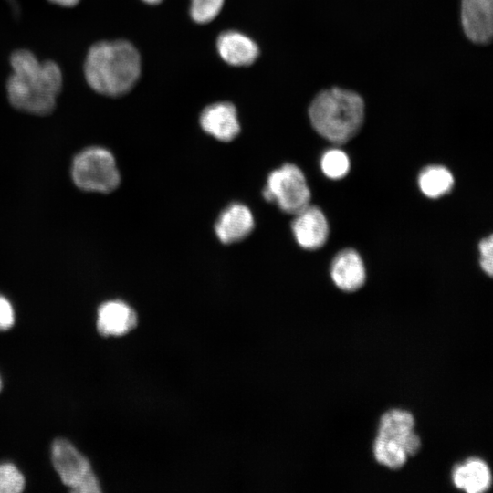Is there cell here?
Returning <instances> with one entry per match:
<instances>
[{"label":"cell","mask_w":493,"mask_h":493,"mask_svg":"<svg viewBox=\"0 0 493 493\" xmlns=\"http://www.w3.org/2000/svg\"><path fill=\"white\" fill-rule=\"evenodd\" d=\"M49 1L62 7H72V6H75L79 2V0H49Z\"/></svg>","instance_id":"obj_24"},{"label":"cell","mask_w":493,"mask_h":493,"mask_svg":"<svg viewBox=\"0 0 493 493\" xmlns=\"http://www.w3.org/2000/svg\"><path fill=\"white\" fill-rule=\"evenodd\" d=\"M295 215L291 228L298 244L308 250L322 246L329 236V225L323 212L309 205Z\"/></svg>","instance_id":"obj_8"},{"label":"cell","mask_w":493,"mask_h":493,"mask_svg":"<svg viewBox=\"0 0 493 493\" xmlns=\"http://www.w3.org/2000/svg\"><path fill=\"white\" fill-rule=\"evenodd\" d=\"M225 0H191L190 16L198 24H206L220 13Z\"/></svg>","instance_id":"obj_20"},{"label":"cell","mask_w":493,"mask_h":493,"mask_svg":"<svg viewBox=\"0 0 493 493\" xmlns=\"http://www.w3.org/2000/svg\"><path fill=\"white\" fill-rule=\"evenodd\" d=\"M137 324L133 309L121 300H109L98 309L97 330L102 336H121Z\"/></svg>","instance_id":"obj_12"},{"label":"cell","mask_w":493,"mask_h":493,"mask_svg":"<svg viewBox=\"0 0 493 493\" xmlns=\"http://www.w3.org/2000/svg\"><path fill=\"white\" fill-rule=\"evenodd\" d=\"M254 216L243 204L233 203L226 207L215 225L218 239L224 244H232L246 238L253 230Z\"/></svg>","instance_id":"obj_10"},{"label":"cell","mask_w":493,"mask_h":493,"mask_svg":"<svg viewBox=\"0 0 493 493\" xmlns=\"http://www.w3.org/2000/svg\"><path fill=\"white\" fill-rule=\"evenodd\" d=\"M461 24L469 40L488 44L493 36V0H462Z\"/></svg>","instance_id":"obj_7"},{"label":"cell","mask_w":493,"mask_h":493,"mask_svg":"<svg viewBox=\"0 0 493 493\" xmlns=\"http://www.w3.org/2000/svg\"><path fill=\"white\" fill-rule=\"evenodd\" d=\"M200 125L209 135L221 142H230L240 131L236 109L230 102L220 101L205 107L200 115Z\"/></svg>","instance_id":"obj_9"},{"label":"cell","mask_w":493,"mask_h":493,"mask_svg":"<svg viewBox=\"0 0 493 493\" xmlns=\"http://www.w3.org/2000/svg\"><path fill=\"white\" fill-rule=\"evenodd\" d=\"M142 1L149 5H157V4H160L163 0H142Z\"/></svg>","instance_id":"obj_25"},{"label":"cell","mask_w":493,"mask_h":493,"mask_svg":"<svg viewBox=\"0 0 493 493\" xmlns=\"http://www.w3.org/2000/svg\"><path fill=\"white\" fill-rule=\"evenodd\" d=\"M452 481L456 488L467 493H482L490 488L492 476L485 461L470 457L455 467Z\"/></svg>","instance_id":"obj_14"},{"label":"cell","mask_w":493,"mask_h":493,"mask_svg":"<svg viewBox=\"0 0 493 493\" xmlns=\"http://www.w3.org/2000/svg\"><path fill=\"white\" fill-rule=\"evenodd\" d=\"M15 323V311L11 302L0 295V331L9 330Z\"/></svg>","instance_id":"obj_22"},{"label":"cell","mask_w":493,"mask_h":493,"mask_svg":"<svg viewBox=\"0 0 493 493\" xmlns=\"http://www.w3.org/2000/svg\"><path fill=\"white\" fill-rule=\"evenodd\" d=\"M418 184L425 195L430 198H438L450 192L454 184V178L446 167L432 165L421 171Z\"/></svg>","instance_id":"obj_15"},{"label":"cell","mask_w":493,"mask_h":493,"mask_svg":"<svg viewBox=\"0 0 493 493\" xmlns=\"http://www.w3.org/2000/svg\"><path fill=\"white\" fill-rule=\"evenodd\" d=\"M372 452L378 463L394 470L404 467L408 457L397 441L380 435L374 440Z\"/></svg>","instance_id":"obj_17"},{"label":"cell","mask_w":493,"mask_h":493,"mask_svg":"<svg viewBox=\"0 0 493 493\" xmlns=\"http://www.w3.org/2000/svg\"><path fill=\"white\" fill-rule=\"evenodd\" d=\"M51 461L62 483L72 492L101 491L89 461L68 440L64 438L54 440L51 446Z\"/></svg>","instance_id":"obj_5"},{"label":"cell","mask_w":493,"mask_h":493,"mask_svg":"<svg viewBox=\"0 0 493 493\" xmlns=\"http://www.w3.org/2000/svg\"><path fill=\"white\" fill-rule=\"evenodd\" d=\"M407 456H414L421 448V439L413 430L397 440Z\"/></svg>","instance_id":"obj_23"},{"label":"cell","mask_w":493,"mask_h":493,"mask_svg":"<svg viewBox=\"0 0 493 493\" xmlns=\"http://www.w3.org/2000/svg\"><path fill=\"white\" fill-rule=\"evenodd\" d=\"M262 194L267 201L292 215L307 207L311 196L303 172L292 163H285L272 171Z\"/></svg>","instance_id":"obj_6"},{"label":"cell","mask_w":493,"mask_h":493,"mask_svg":"<svg viewBox=\"0 0 493 493\" xmlns=\"http://www.w3.org/2000/svg\"><path fill=\"white\" fill-rule=\"evenodd\" d=\"M330 277L337 288L353 292L361 288L366 278L363 261L354 249L340 251L330 265Z\"/></svg>","instance_id":"obj_11"},{"label":"cell","mask_w":493,"mask_h":493,"mask_svg":"<svg viewBox=\"0 0 493 493\" xmlns=\"http://www.w3.org/2000/svg\"><path fill=\"white\" fill-rule=\"evenodd\" d=\"M364 101L351 90L331 88L319 93L309 108L315 131L326 140L342 144L360 131L364 120Z\"/></svg>","instance_id":"obj_3"},{"label":"cell","mask_w":493,"mask_h":493,"mask_svg":"<svg viewBox=\"0 0 493 493\" xmlns=\"http://www.w3.org/2000/svg\"><path fill=\"white\" fill-rule=\"evenodd\" d=\"M26 485L22 472L12 463H0V493H18Z\"/></svg>","instance_id":"obj_19"},{"label":"cell","mask_w":493,"mask_h":493,"mask_svg":"<svg viewBox=\"0 0 493 493\" xmlns=\"http://www.w3.org/2000/svg\"><path fill=\"white\" fill-rule=\"evenodd\" d=\"M10 66L12 73L5 88L11 105L33 115L51 113L63 86L59 66L51 60L40 61L26 49L15 51Z\"/></svg>","instance_id":"obj_1"},{"label":"cell","mask_w":493,"mask_h":493,"mask_svg":"<svg viewBox=\"0 0 493 493\" xmlns=\"http://www.w3.org/2000/svg\"><path fill=\"white\" fill-rule=\"evenodd\" d=\"M320 167L327 177L341 179L349 172V157L344 152L339 149H330L322 155Z\"/></svg>","instance_id":"obj_18"},{"label":"cell","mask_w":493,"mask_h":493,"mask_svg":"<svg viewBox=\"0 0 493 493\" xmlns=\"http://www.w3.org/2000/svg\"><path fill=\"white\" fill-rule=\"evenodd\" d=\"M142 61L137 48L129 41L103 40L88 50L84 78L95 92L108 97L128 93L138 81Z\"/></svg>","instance_id":"obj_2"},{"label":"cell","mask_w":493,"mask_h":493,"mask_svg":"<svg viewBox=\"0 0 493 493\" xmlns=\"http://www.w3.org/2000/svg\"><path fill=\"white\" fill-rule=\"evenodd\" d=\"M1 385H2V382H1V378H0V390H1Z\"/></svg>","instance_id":"obj_26"},{"label":"cell","mask_w":493,"mask_h":493,"mask_svg":"<svg viewBox=\"0 0 493 493\" xmlns=\"http://www.w3.org/2000/svg\"><path fill=\"white\" fill-rule=\"evenodd\" d=\"M479 264L481 268L489 277L493 273V236L492 235L483 238L479 244Z\"/></svg>","instance_id":"obj_21"},{"label":"cell","mask_w":493,"mask_h":493,"mask_svg":"<svg viewBox=\"0 0 493 493\" xmlns=\"http://www.w3.org/2000/svg\"><path fill=\"white\" fill-rule=\"evenodd\" d=\"M71 175L74 184L87 192L110 193L121 181L114 156L99 146L86 148L75 156Z\"/></svg>","instance_id":"obj_4"},{"label":"cell","mask_w":493,"mask_h":493,"mask_svg":"<svg viewBox=\"0 0 493 493\" xmlns=\"http://www.w3.org/2000/svg\"><path fill=\"white\" fill-rule=\"evenodd\" d=\"M413 414L403 409H391L380 418L377 435L397 441L414 428Z\"/></svg>","instance_id":"obj_16"},{"label":"cell","mask_w":493,"mask_h":493,"mask_svg":"<svg viewBox=\"0 0 493 493\" xmlns=\"http://www.w3.org/2000/svg\"><path fill=\"white\" fill-rule=\"evenodd\" d=\"M216 48L225 62L236 67L251 65L259 55L255 41L236 30L222 32L217 37Z\"/></svg>","instance_id":"obj_13"}]
</instances>
